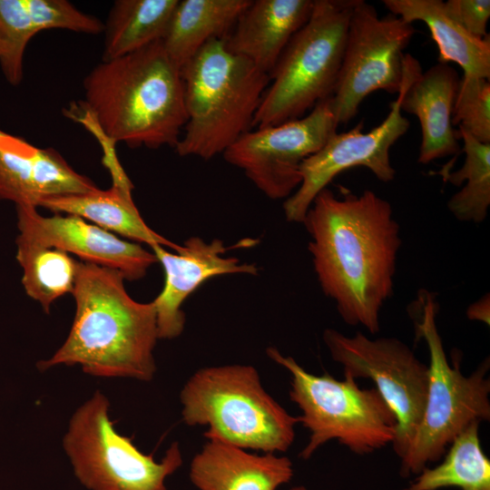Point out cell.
Listing matches in <instances>:
<instances>
[{
  "label": "cell",
  "mask_w": 490,
  "mask_h": 490,
  "mask_svg": "<svg viewBox=\"0 0 490 490\" xmlns=\"http://www.w3.org/2000/svg\"><path fill=\"white\" fill-rule=\"evenodd\" d=\"M252 0H179L162 43L181 68L206 43L225 39Z\"/></svg>",
  "instance_id": "cell-23"
},
{
  "label": "cell",
  "mask_w": 490,
  "mask_h": 490,
  "mask_svg": "<svg viewBox=\"0 0 490 490\" xmlns=\"http://www.w3.org/2000/svg\"><path fill=\"white\" fill-rule=\"evenodd\" d=\"M448 13L470 34L483 39L489 35V0H448L445 2Z\"/></svg>",
  "instance_id": "cell-29"
},
{
  "label": "cell",
  "mask_w": 490,
  "mask_h": 490,
  "mask_svg": "<svg viewBox=\"0 0 490 490\" xmlns=\"http://www.w3.org/2000/svg\"><path fill=\"white\" fill-rule=\"evenodd\" d=\"M19 235L45 247L76 255L83 262L120 272L124 279H141L158 262L141 244L123 240L115 234L72 214H39L36 207L17 205Z\"/></svg>",
  "instance_id": "cell-14"
},
{
  "label": "cell",
  "mask_w": 490,
  "mask_h": 490,
  "mask_svg": "<svg viewBox=\"0 0 490 490\" xmlns=\"http://www.w3.org/2000/svg\"><path fill=\"white\" fill-rule=\"evenodd\" d=\"M456 132L464 142V164L457 171H441L440 174L455 186L466 184L449 199L447 208L461 221L480 223L490 205V143L480 142L460 128Z\"/></svg>",
  "instance_id": "cell-27"
},
{
  "label": "cell",
  "mask_w": 490,
  "mask_h": 490,
  "mask_svg": "<svg viewBox=\"0 0 490 490\" xmlns=\"http://www.w3.org/2000/svg\"><path fill=\"white\" fill-rule=\"evenodd\" d=\"M109 406L97 390L69 422L63 446L78 480L90 490H167L165 479L182 465L178 442L155 462L115 430Z\"/></svg>",
  "instance_id": "cell-9"
},
{
  "label": "cell",
  "mask_w": 490,
  "mask_h": 490,
  "mask_svg": "<svg viewBox=\"0 0 490 490\" xmlns=\"http://www.w3.org/2000/svg\"><path fill=\"white\" fill-rule=\"evenodd\" d=\"M266 352L291 375L289 398L301 410L299 423L309 431V442L299 454L301 458L309 459L331 439L358 455L394 443L397 418L376 387L360 388L357 379L348 375L338 380L328 373L311 374L273 347Z\"/></svg>",
  "instance_id": "cell-8"
},
{
  "label": "cell",
  "mask_w": 490,
  "mask_h": 490,
  "mask_svg": "<svg viewBox=\"0 0 490 490\" xmlns=\"http://www.w3.org/2000/svg\"><path fill=\"white\" fill-rule=\"evenodd\" d=\"M390 14L413 24L423 22L437 45L439 63H455L464 75L489 80L490 37L470 34L448 13L442 0H383Z\"/></svg>",
  "instance_id": "cell-22"
},
{
  "label": "cell",
  "mask_w": 490,
  "mask_h": 490,
  "mask_svg": "<svg viewBox=\"0 0 490 490\" xmlns=\"http://www.w3.org/2000/svg\"><path fill=\"white\" fill-rule=\"evenodd\" d=\"M490 300L489 294L471 304L467 309L466 315L469 319L479 320L489 325L490 317Z\"/></svg>",
  "instance_id": "cell-30"
},
{
  "label": "cell",
  "mask_w": 490,
  "mask_h": 490,
  "mask_svg": "<svg viewBox=\"0 0 490 490\" xmlns=\"http://www.w3.org/2000/svg\"><path fill=\"white\" fill-rule=\"evenodd\" d=\"M47 29L99 34L104 24L66 0H0V66L11 85L22 81L30 39Z\"/></svg>",
  "instance_id": "cell-18"
},
{
  "label": "cell",
  "mask_w": 490,
  "mask_h": 490,
  "mask_svg": "<svg viewBox=\"0 0 490 490\" xmlns=\"http://www.w3.org/2000/svg\"><path fill=\"white\" fill-rule=\"evenodd\" d=\"M338 126L328 98L301 118L245 132L222 154L266 196L287 199L301 182V162L318 152Z\"/></svg>",
  "instance_id": "cell-12"
},
{
  "label": "cell",
  "mask_w": 490,
  "mask_h": 490,
  "mask_svg": "<svg viewBox=\"0 0 490 490\" xmlns=\"http://www.w3.org/2000/svg\"><path fill=\"white\" fill-rule=\"evenodd\" d=\"M415 308L418 309L416 333L425 340L429 353L428 386L422 417L400 459L403 477L417 475L429 463L440 460L454 438L471 423L490 419L489 361L469 376L461 373L459 360L451 367L436 322L434 296L422 291Z\"/></svg>",
  "instance_id": "cell-7"
},
{
  "label": "cell",
  "mask_w": 490,
  "mask_h": 490,
  "mask_svg": "<svg viewBox=\"0 0 490 490\" xmlns=\"http://www.w3.org/2000/svg\"><path fill=\"white\" fill-rule=\"evenodd\" d=\"M452 121L480 142L490 143L489 80L463 75Z\"/></svg>",
  "instance_id": "cell-28"
},
{
  "label": "cell",
  "mask_w": 490,
  "mask_h": 490,
  "mask_svg": "<svg viewBox=\"0 0 490 490\" xmlns=\"http://www.w3.org/2000/svg\"><path fill=\"white\" fill-rule=\"evenodd\" d=\"M181 74L187 122L174 149L182 157L209 160L253 127L270 75L218 38L206 43Z\"/></svg>",
  "instance_id": "cell-4"
},
{
  "label": "cell",
  "mask_w": 490,
  "mask_h": 490,
  "mask_svg": "<svg viewBox=\"0 0 490 490\" xmlns=\"http://www.w3.org/2000/svg\"><path fill=\"white\" fill-rule=\"evenodd\" d=\"M313 6L314 0L251 1L225 38L226 45L270 75Z\"/></svg>",
  "instance_id": "cell-20"
},
{
  "label": "cell",
  "mask_w": 490,
  "mask_h": 490,
  "mask_svg": "<svg viewBox=\"0 0 490 490\" xmlns=\"http://www.w3.org/2000/svg\"><path fill=\"white\" fill-rule=\"evenodd\" d=\"M293 474L286 456L252 454L218 439H208L190 468L191 481L199 490H278Z\"/></svg>",
  "instance_id": "cell-19"
},
{
  "label": "cell",
  "mask_w": 490,
  "mask_h": 490,
  "mask_svg": "<svg viewBox=\"0 0 490 490\" xmlns=\"http://www.w3.org/2000/svg\"><path fill=\"white\" fill-rule=\"evenodd\" d=\"M460 78L449 64L437 63L422 72L410 54L404 55V77L398 93L400 109L416 116L421 129L418 162L456 155L460 151L453 111Z\"/></svg>",
  "instance_id": "cell-16"
},
{
  "label": "cell",
  "mask_w": 490,
  "mask_h": 490,
  "mask_svg": "<svg viewBox=\"0 0 490 490\" xmlns=\"http://www.w3.org/2000/svg\"><path fill=\"white\" fill-rule=\"evenodd\" d=\"M97 188L55 149L37 147L0 129V201L37 208L46 198Z\"/></svg>",
  "instance_id": "cell-17"
},
{
  "label": "cell",
  "mask_w": 490,
  "mask_h": 490,
  "mask_svg": "<svg viewBox=\"0 0 490 490\" xmlns=\"http://www.w3.org/2000/svg\"><path fill=\"white\" fill-rule=\"evenodd\" d=\"M416 30L413 24L357 0L352 10L338 80L330 107L338 124L348 122L370 93H398L404 77V50Z\"/></svg>",
  "instance_id": "cell-10"
},
{
  "label": "cell",
  "mask_w": 490,
  "mask_h": 490,
  "mask_svg": "<svg viewBox=\"0 0 490 490\" xmlns=\"http://www.w3.org/2000/svg\"><path fill=\"white\" fill-rule=\"evenodd\" d=\"M323 341L344 375L371 379L397 418L392 444L401 459L407 451L422 417L428 386V367L396 338L371 339L361 332L346 336L327 328Z\"/></svg>",
  "instance_id": "cell-11"
},
{
  "label": "cell",
  "mask_w": 490,
  "mask_h": 490,
  "mask_svg": "<svg viewBox=\"0 0 490 490\" xmlns=\"http://www.w3.org/2000/svg\"><path fill=\"white\" fill-rule=\"evenodd\" d=\"M77 113L102 142L131 148H175L187 122L181 68L162 40L97 64L83 79ZM80 113V112H78Z\"/></svg>",
  "instance_id": "cell-2"
},
{
  "label": "cell",
  "mask_w": 490,
  "mask_h": 490,
  "mask_svg": "<svg viewBox=\"0 0 490 490\" xmlns=\"http://www.w3.org/2000/svg\"><path fill=\"white\" fill-rule=\"evenodd\" d=\"M290 490H307V488L304 485H296L290 488Z\"/></svg>",
  "instance_id": "cell-31"
},
{
  "label": "cell",
  "mask_w": 490,
  "mask_h": 490,
  "mask_svg": "<svg viewBox=\"0 0 490 490\" xmlns=\"http://www.w3.org/2000/svg\"><path fill=\"white\" fill-rule=\"evenodd\" d=\"M180 400L183 422L208 426L207 439L274 454L293 443L298 416L266 392L252 366L201 368L183 386Z\"/></svg>",
  "instance_id": "cell-5"
},
{
  "label": "cell",
  "mask_w": 490,
  "mask_h": 490,
  "mask_svg": "<svg viewBox=\"0 0 490 490\" xmlns=\"http://www.w3.org/2000/svg\"><path fill=\"white\" fill-rule=\"evenodd\" d=\"M409 125L397 96L390 104L387 116L371 131L363 132L361 121L348 132L333 133L318 152L301 162V182L283 203L287 220L302 223L316 196L338 174L350 168L366 167L384 182L394 180L396 170L389 151Z\"/></svg>",
  "instance_id": "cell-13"
},
{
  "label": "cell",
  "mask_w": 490,
  "mask_h": 490,
  "mask_svg": "<svg viewBox=\"0 0 490 490\" xmlns=\"http://www.w3.org/2000/svg\"><path fill=\"white\" fill-rule=\"evenodd\" d=\"M123 276L112 269L79 261L72 295L75 315L64 343L46 360L44 371L78 364L94 377L150 381L156 371L153 349L158 338L153 302L134 300Z\"/></svg>",
  "instance_id": "cell-3"
},
{
  "label": "cell",
  "mask_w": 490,
  "mask_h": 490,
  "mask_svg": "<svg viewBox=\"0 0 490 490\" xmlns=\"http://www.w3.org/2000/svg\"><path fill=\"white\" fill-rule=\"evenodd\" d=\"M132 182H113L112 187L104 191L97 188L84 193L49 197L40 201L38 207L79 216L139 244L161 245L178 251L181 245L170 241L145 223L132 201Z\"/></svg>",
  "instance_id": "cell-21"
},
{
  "label": "cell",
  "mask_w": 490,
  "mask_h": 490,
  "mask_svg": "<svg viewBox=\"0 0 490 490\" xmlns=\"http://www.w3.org/2000/svg\"><path fill=\"white\" fill-rule=\"evenodd\" d=\"M357 0H314L306 24L291 38L270 74L253 127L303 117L335 91Z\"/></svg>",
  "instance_id": "cell-6"
},
{
  "label": "cell",
  "mask_w": 490,
  "mask_h": 490,
  "mask_svg": "<svg viewBox=\"0 0 490 490\" xmlns=\"http://www.w3.org/2000/svg\"><path fill=\"white\" fill-rule=\"evenodd\" d=\"M179 0H116L103 32V61L136 52L163 38Z\"/></svg>",
  "instance_id": "cell-24"
},
{
  "label": "cell",
  "mask_w": 490,
  "mask_h": 490,
  "mask_svg": "<svg viewBox=\"0 0 490 490\" xmlns=\"http://www.w3.org/2000/svg\"><path fill=\"white\" fill-rule=\"evenodd\" d=\"M302 223L324 294L335 301L345 323L377 334L380 310L393 295L401 246L390 203L370 190L337 198L325 188Z\"/></svg>",
  "instance_id": "cell-1"
},
{
  "label": "cell",
  "mask_w": 490,
  "mask_h": 490,
  "mask_svg": "<svg viewBox=\"0 0 490 490\" xmlns=\"http://www.w3.org/2000/svg\"><path fill=\"white\" fill-rule=\"evenodd\" d=\"M15 244L24 291L49 313L53 302L67 293L72 294L79 260L62 250L40 245L19 234Z\"/></svg>",
  "instance_id": "cell-26"
},
{
  "label": "cell",
  "mask_w": 490,
  "mask_h": 490,
  "mask_svg": "<svg viewBox=\"0 0 490 490\" xmlns=\"http://www.w3.org/2000/svg\"><path fill=\"white\" fill-rule=\"evenodd\" d=\"M151 248L164 271L163 288L152 301L158 338L162 339H172L181 334L185 324L181 305L203 282L220 275H256L259 271L255 264L225 257L228 249L219 239L207 242L200 237H191L175 252H170L161 245Z\"/></svg>",
  "instance_id": "cell-15"
},
{
  "label": "cell",
  "mask_w": 490,
  "mask_h": 490,
  "mask_svg": "<svg viewBox=\"0 0 490 490\" xmlns=\"http://www.w3.org/2000/svg\"><path fill=\"white\" fill-rule=\"evenodd\" d=\"M479 425L471 423L451 442L443 462L426 466L404 490H490V460L482 450Z\"/></svg>",
  "instance_id": "cell-25"
}]
</instances>
